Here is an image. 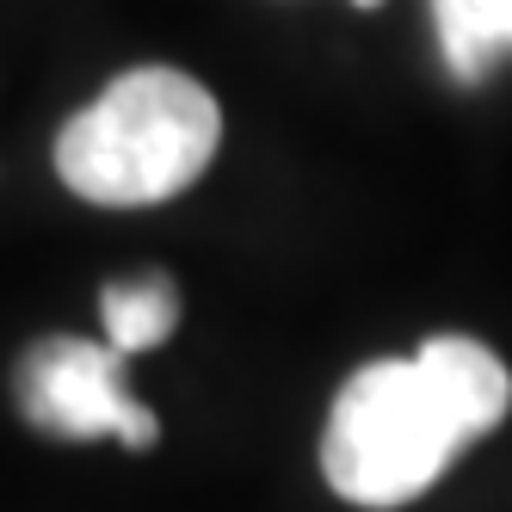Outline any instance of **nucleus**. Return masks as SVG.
Segmentation results:
<instances>
[{"label": "nucleus", "instance_id": "obj_1", "mask_svg": "<svg viewBox=\"0 0 512 512\" xmlns=\"http://www.w3.org/2000/svg\"><path fill=\"white\" fill-rule=\"evenodd\" d=\"M512 408L506 364L469 334H438L414 358H377L340 389L321 432V475L352 506H408L445 463Z\"/></svg>", "mask_w": 512, "mask_h": 512}, {"label": "nucleus", "instance_id": "obj_2", "mask_svg": "<svg viewBox=\"0 0 512 512\" xmlns=\"http://www.w3.org/2000/svg\"><path fill=\"white\" fill-rule=\"evenodd\" d=\"M223 112L179 68H130L56 136L62 186L99 210L167 204L210 167Z\"/></svg>", "mask_w": 512, "mask_h": 512}, {"label": "nucleus", "instance_id": "obj_3", "mask_svg": "<svg viewBox=\"0 0 512 512\" xmlns=\"http://www.w3.org/2000/svg\"><path fill=\"white\" fill-rule=\"evenodd\" d=\"M124 364L130 358L112 340H75V334L38 340L19 358V414L38 432L75 438V445H87V438H118L130 451L155 445L161 426L130 395Z\"/></svg>", "mask_w": 512, "mask_h": 512}, {"label": "nucleus", "instance_id": "obj_4", "mask_svg": "<svg viewBox=\"0 0 512 512\" xmlns=\"http://www.w3.org/2000/svg\"><path fill=\"white\" fill-rule=\"evenodd\" d=\"M432 25L457 81H482L512 56V0H432Z\"/></svg>", "mask_w": 512, "mask_h": 512}, {"label": "nucleus", "instance_id": "obj_5", "mask_svg": "<svg viewBox=\"0 0 512 512\" xmlns=\"http://www.w3.org/2000/svg\"><path fill=\"white\" fill-rule=\"evenodd\" d=\"M99 321H105V340H112L124 358L161 346L173 327H179V290L167 272L149 278H124V284H105L99 297Z\"/></svg>", "mask_w": 512, "mask_h": 512}, {"label": "nucleus", "instance_id": "obj_6", "mask_svg": "<svg viewBox=\"0 0 512 512\" xmlns=\"http://www.w3.org/2000/svg\"><path fill=\"white\" fill-rule=\"evenodd\" d=\"M352 7H383V0H352Z\"/></svg>", "mask_w": 512, "mask_h": 512}]
</instances>
